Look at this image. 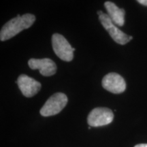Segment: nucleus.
I'll return each mask as SVG.
<instances>
[{
	"mask_svg": "<svg viewBox=\"0 0 147 147\" xmlns=\"http://www.w3.org/2000/svg\"><path fill=\"white\" fill-rule=\"evenodd\" d=\"M35 21L36 16L32 14H25L23 16L18 14L2 27L0 32V40L5 41L13 38L24 29L32 27Z\"/></svg>",
	"mask_w": 147,
	"mask_h": 147,
	"instance_id": "obj_1",
	"label": "nucleus"
},
{
	"mask_svg": "<svg viewBox=\"0 0 147 147\" xmlns=\"http://www.w3.org/2000/svg\"><path fill=\"white\" fill-rule=\"evenodd\" d=\"M67 97L62 93H57L49 98L40 110V115L50 117L57 115L65 108L67 103Z\"/></svg>",
	"mask_w": 147,
	"mask_h": 147,
	"instance_id": "obj_2",
	"label": "nucleus"
},
{
	"mask_svg": "<svg viewBox=\"0 0 147 147\" xmlns=\"http://www.w3.org/2000/svg\"><path fill=\"white\" fill-rule=\"evenodd\" d=\"M53 51L58 57L64 61H71L74 58L75 49L71 47L67 40L62 35L55 34L52 36Z\"/></svg>",
	"mask_w": 147,
	"mask_h": 147,
	"instance_id": "obj_3",
	"label": "nucleus"
},
{
	"mask_svg": "<svg viewBox=\"0 0 147 147\" xmlns=\"http://www.w3.org/2000/svg\"><path fill=\"white\" fill-rule=\"evenodd\" d=\"M99 20L102 23V26L110 34V37L117 43L124 45L130 41V36L125 34L122 31H121L118 27H116L113 21L110 19L109 16L108 15V14L103 13L101 14L100 16H99Z\"/></svg>",
	"mask_w": 147,
	"mask_h": 147,
	"instance_id": "obj_4",
	"label": "nucleus"
},
{
	"mask_svg": "<svg viewBox=\"0 0 147 147\" xmlns=\"http://www.w3.org/2000/svg\"><path fill=\"white\" fill-rule=\"evenodd\" d=\"M113 111L107 108H95L88 115L87 122L91 127L106 125L113 122Z\"/></svg>",
	"mask_w": 147,
	"mask_h": 147,
	"instance_id": "obj_5",
	"label": "nucleus"
},
{
	"mask_svg": "<svg viewBox=\"0 0 147 147\" xmlns=\"http://www.w3.org/2000/svg\"><path fill=\"white\" fill-rule=\"evenodd\" d=\"M102 87L108 91L119 94L125 91L126 83L124 78L117 73H109L102 79Z\"/></svg>",
	"mask_w": 147,
	"mask_h": 147,
	"instance_id": "obj_6",
	"label": "nucleus"
},
{
	"mask_svg": "<svg viewBox=\"0 0 147 147\" xmlns=\"http://www.w3.org/2000/svg\"><path fill=\"white\" fill-rule=\"evenodd\" d=\"M16 83L18 84V87L21 90L22 94L27 97L34 96L40 91L42 87L39 82L25 74L20 75Z\"/></svg>",
	"mask_w": 147,
	"mask_h": 147,
	"instance_id": "obj_7",
	"label": "nucleus"
},
{
	"mask_svg": "<svg viewBox=\"0 0 147 147\" xmlns=\"http://www.w3.org/2000/svg\"><path fill=\"white\" fill-rule=\"evenodd\" d=\"M29 67L32 69H38L44 76H51L57 71V65L50 59H31L28 61Z\"/></svg>",
	"mask_w": 147,
	"mask_h": 147,
	"instance_id": "obj_8",
	"label": "nucleus"
},
{
	"mask_svg": "<svg viewBox=\"0 0 147 147\" xmlns=\"http://www.w3.org/2000/svg\"><path fill=\"white\" fill-rule=\"evenodd\" d=\"M104 6L108 12V15L113 21L115 25L123 26L125 23V11L124 9L119 8L117 5L111 1H106Z\"/></svg>",
	"mask_w": 147,
	"mask_h": 147,
	"instance_id": "obj_9",
	"label": "nucleus"
},
{
	"mask_svg": "<svg viewBox=\"0 0 147 147\" xmlns=\"http://www.w3.org/2000/svg\"><path fill=\"white\" fill-rule=\"evenodd\" d=\"M138 2L139 3H140V4L147 6V0H138Z\"/></svg>",
	"mask_w": 147,
	"mask_h": 147,
	"instance_id": "obj_10",
	"label": "nucleus"
},
{
	"mask_svg": "<svg viewBox=\"0 0 147 147\" xmlns=\"http://www.w3.org/2000/svg\"><path fill=\"white\" fill-rule=\"evenodd\" d=\"M134 147H147V144H140L136 145Z\"/></svg>",
	"mask_w": 147,
	"mask_h": 147,
	"instance_id": "obj_11",
	"label": "nucleus"
},
{
	"mask_svg": "<svg viewBox=\"0 0 147 147\" xmlns=\"http://www.w3.org/2000/svg\"><path fill=\"white\" fill-rule=\"evenodd\" d=\"M103 13H104V12H103L102 11H101V10H100V11H97V14H98L99 16H100L101 14H102Z\"/></svg>",
	"mask_w": 147,
	"mask_h": 147,
	"instance_id": "obj_12",
	"label": "nucleus"
},
{
	"mask_svg": "<svg viewBox=\"0 0 147 147\" xmlns=\"http://www.w3.org/2000/svg\"><path fill=\"white\" fill-rule=\"evenodd\" d=\"M88 129H91V126H89V128H88Z\"/></svg>",
	"mask_w": 147,
	"mask_h": 147,
	"instance_id": "obj_13",
	"label": "nucleus"
}]
</instances>
